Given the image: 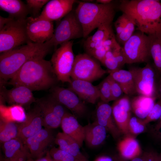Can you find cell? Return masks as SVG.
Returning <instances> with one entry per match:
<instances>
[{
	"mask_svg": "<svg viewBox=\"0 0 161 161\" xmlns=\"http://www.w3.org/2000/svg\"><path fill=\"white\" fill-rule=\"evenodd\" d=\"M26 30L29 41L33 43L42 44L49 41L54 32L53 22L38 17H27Z\"/></svg>",
	"mask_w": 161,
	"mask_h": 161,
	"instance_id": "cell-13",
	"label": "cell"
},
{
	"mask_svg": "<svg viewBox=\"0 0 161 161\" xmlns=\"http://www.w3.org/2000/svg\"><path fill=\"white\" fill-rule=\"evenodd\" d=\"M96 121L104 127L113 138L117 139L121 134L114 119L112 106L108 103L99 102L96 111Z\"/></svg>",
	"mask_w": 161,
	"mask_h": 161,
	"instance_id": "cell-19",
	"label": "cell"
},
{
	"mask_svg": "<svg viewBox=\"0 0 161 161\" xmlns=\"http://www.w3.org/2000/svg\"><path fill=\"white\" fill-rule=\"evenodd\" d=\"M109 73L119 84L125 95L130 97L137 94L132 75L129 71L121 69L112 71L109 70Z\"/></svg>",
	"mask_w": 161,
	"mask_h": 161,
	"instance_id": "cell-27",
	"label": "cell"
},
{
	"mask_svg": "<svg viewBox=\"0 0 161 161\" xmlns=\"http://www.w3.org/2000/svg\"><path fill=\"white\" fill-rule=\"evenodd\" d=\"M161 130V116L154 127L152 131L154 136L156 135Z\"/></svg>",
	"mask_w": 161,
	"mask_h": 161,
	"instance_id": "cell-43",
	"label": "cell"
},
{
	"mask_svg": "<svg viewBox=\"0 0 161 161\" xmlns=\"http://www.w3.org/2000/svg\"><path fill=\"white\" fill-rule=\"evenodd\" d=\"M155 97L157 98H161V87L156 89Z\"/></svg>",
	"mask_w": 161,
	"mask_h": 161,
	"instance_id": "cell-46",
	"label": "cell"
},
{
	"mask_svg": "<svg viewBox=\"0 0 161 161\" xmlns=\"http://www.w3.org/2000/svg\"><path fill=\"white\" fill-rule=\"evenodd\" d=\"M129 70L132 75L137 94L156 97L157 73L148 62L143 67H131Z\"/></svg>",
	"mask_w": 161,
	"mask_h": 161,
	"instance_id": "cell-11",
	"label": "cell"
},
{
	"mask_svg": "<svg viewBox=\"0 0 161 161\" xmlns=\"http://www.w3.org/2000/svg\"><path fill=\"white\" fill-rule=\"evenodd\" d=\"M76 1L75 0H49L37 17L52 22L60 21L73 10Z\"/></svg>",
	"mask_w": 161,
	"mask_h": 161,
	"instance_id": "cell-18",
	"label": "cell"
},
{
	"mask_svg": "<svg viewBox=\"0 0 161 161\" xmlns=\"http://www.w3.org/2000/svg\"><path fill=\"white\" fill-rule=\"evenodd\" d=\"M113 31L112 24L99 27L93 35L87 38L84 41L83 47L86 53L88 54L102 47L105 40Z\"/></svg>",
	"mask_w": 161,
	"mask_h": 161,
	"instance_id": "cell-26",
	"label": "cell"
},
{
	"mask_svg": "<svg viewBox=\"0 0 161 161\" xmlns=\"http://www.w3.org/2000/svg\"><path fill=\"white\" fill-rule=\"evenodd\" d=\"M115 160V161H122L121 160V159H119L118 158L117 159L116 158Z\"/></svg>",
	"mask_w": 161,
	"mask_h": 161,
	"instance_id": "cell-51",
	"label": "cell"
},
{
	"mask_svg": "<svg viewBox=\"0 0 161 161\" xmlns=\"http://www.w3.org/2000/svg\"><path fill=\"white\" fill-rule=\"evenodd\" d=\"M49 90L50 94L76 117H83L86 113L87 108L84 102L70 89L56 85Z\"/></svg>",
	"mask_w": 161,
	"mask_h": 161,
	"instance_id": "cell-12",
	"label": "cell"
},
{
	"mask_svg": "<svg viewBox=\"0 0 161 161\" xmlns=\"http://www.w3.org/2000/svg\"></svg>",
	"mask_w": 161,
	"mask_h": 161,
	"instance_id": "cell-53",
	"label": "cell"
},
{
	"mask_svg": "<svg viewBox=\"0 0 161 161\" xmlns=\"http://www.w3.org/2000/svg\"><path fill=\"white\" fill-rule=\"evenodd\" d=\"M146 125L143 120L137 117H131L128 126L130 135H137L143 132L146 129Z\"/></svg>",
	"mask_w": 161,
	"mask_h": 161,
	"instance_id": "cell-36",
	"label": "cell"
},
{
	"mask_svg": "<svg viewBox=\"0 0 161 161\" xmlns=\"http://www.w3.org/2000/svg\"><path fill=\"white\" fill-rule=\"evenodd\" d=\"M44 126L43 117L41 111L36 104L26 114L24 121L18 124V137L24 142L34 135Z\"/></svg>",
	"mask_w": 161,
	"mask_h": 161,
	"instance_id": "cell-16",
	"label": "cell"
},
{
	"mask_svg": "<svg viewBox=\"0 0 161 161\" xmlns=\"http://www.w3.org/2000/svg\"><path fill=\"white\" fill-rule=\"evenodd\" d=\"M61 126L63 132L76 141L80 147L82 146L84 141V127L75 116L67 112L62 118Z\"/></svg>",
	"mask_w": 161,
	"mask_h": 161,
	"instance_id": "cell-21",
	"label": "cell"
},
{
	"mask_svg": "<svg viewBox=\"0 0 161 161\" xmlns=\"http://www.w3.org/2000/svg\"><path fill=\"white\" fill-rule=\"evenodd\" d=\"M77 161H80L79 160H78Z\"/></svg>",
	"mask_w": 161,
	"mask_h": 161,
	"instance_id": "cell-52",
	"label": "cell"
},
{
	"mask_svg": "<svg viewBox=\"0 0 161 161\" xmlns=\"http://www.w3.org/2000/svg\"><path fill=\"white\" fill-rule=\"evenodd\" d=\"M26 19L17 20L8 17L6 23L0 27V54L11 51L30 41L27 33Z\"/></svg>",
	"mask_w": 161,
	"mask_h": 161,
	"instance_id": "cell-5",
	"label": "cell"
},
{
	"mask_svg": "<svg viewBox=\"0 0 161 161\" xmlns=\"http://www.w3.org/2000/svg\"><path fill=\"white\" fill-rule=\"evenodd\" d=\"M55 142L61 150L69 154L80 161H88L80 150V148L77 142L64 132L58 133Z\"/></svg>",
	"mask_w": 161,
	"mask_h": 161,
	"instance_id": "cell-23",
	"label": "cell"
},
{
	"mask_svg": "<svg viewBox=\"0 0 161 161\" xmlns=\"http://www.w3.org/2000/svg\"><path fill=\"white\" fill-rule=\"evenodd\" d=\"M149 52L157 74H161V32L148 35Z\"/></svg>",
	"mask_w": 161,
	"mask_h": 161,
	"instance_id": "cell-31",
	"label": "cell"
},
{
	"mask_svg": "<svg viewBox=\"0 0 161 161\" xmlns=\"http://www.w3.org/2000/svg\"><path fill=\"white\" fill-rule=\"evenodd\" d=\"M97 86L102 101L108 103L112 101L110 83L107 76Z\"/></svg>",
	"mask_w": 161,
	"mask_h": 161,
	"instance_id": "cell-35",
	"label": "cell"
},
{
	"mask_svg": "<svg viewBox=\"0 0 161 161\" xmlns=\"http://www.w3.org/2000/svg\"><path fill=\"white\" fill-rule=\"evenodd\" d=\"M36 100L32 91L25 86H17L8 89L4 86H0L1 102L6 101L12 106L23 107H28Z\"/></svg>",
	"mask_w": 161,
	"mask_h": 161,
	"instance_id": "cell-14",
	"label": "cell"
},
{
	"mask_svg": "<svg viewBox=\"0 0 161 161\" xmlns=\"http://www.w3.org/2000/svg\"><path fill=\"white\" fill-rule=\"evenodd\" d=\"M107 73H109V70L103 69L99 61L85 53L75 56L71 78L92 83Z\"/></svg>",
	"mask_w": 161,
	"mask_h": 161,
	"instance_id": "cell-7",
	"label": "cell"
},
{
	"mask_svg": "<svg viewBox=\"0 0 161 161\" xmlns=\"http://www.w3.org/2000/svg\"><path fill=\"white\" fill-rule=\"evenodd\" d=\"M127 15L124 13L120 16L114 22V25L116 32V36L122 32L125 26Z\"/></svg>",
	"mask_w": 161,
	"mask_h": 161,
	"instance_id": "cell-41",
	"label": "cell"
},
{
	"mask_svg": "<svg viewBox=\"0 0 161 161\" xmlns=\"http://www.w3.org/2000/svg\"><path fill=\"white\" fill-rule=\"evenodd\" d=\"M157 139L161 140V130L154 136Z\"/></svg>",
	"mask_w": 161,
	"mask_h": 161,
	"instance_id": "cell-50",
	"label": "cell"
},
{
	"mask_svg": "<svg viewBox=\"0 0 161 161\" xmlns=\"http://www.w3.org/2000/svg\"><path fill=\"white\" fill-rule=\"evenodd\" d=\"M111 0H97L96 3L102 4H106L111 3L112 2Z\"/></svg>",
	"mask_w": 161,
	"mask_h": 161,
	"instance_id": "cell-47",
	"label": "cell"
},
{
	"mask_svg": "<svg viewBox=\"0 0 161 161\" xmlns=\"http://www.w3.org/2000/svg\"><path fill=\"white\" fill-rule=\"evenodd\" d=\"M51 130L42 128L23 142L30 156L40 158L47 152V148L55 141Z\"/></svg>",
	"mask_w": 161,
	"mask_h": 161,
	"instance_id": "cell-15",
	"label": "cell"
},
{
	"mask_svg": "<svg viewBox=\"0 0 161 161\" xmlns=\"http://www.w3.org/2000/svg\"><path fill=\"white\" fill-rule=\"evenodd\" d=\"M126 15V22L124 28L121 33L116 36L118 43L123 45L133 34L136 26L134 20Z\"/></svg>",
	"mask_w": 161,
	"mask_h": 161,
	"instance_id": "cell-34",
	"label": "cell"
},
{
	"mask_svg": "<svg viewBox=\"0 0 161 161\" xmlns=\"http://www.w3.org/2000/svg\"><path fill=\"white\" fill-rule=\"evenodd\" d=\"M58 81L50 61L39 58L24 64L7 84L24 86L32 91L50 89Z\"/></svg>",
	"mask_w": 161,
	"mask_h": 161,
	"instance_id": "cell-1",
	"label": "cell"
},
{
	"mask_svg": "<svg viewBox=\"0 0 161 161\" xmlns=\"http://www.w3.org/2000/svg\"><path fill=\"white\" fill-rule=\"evenodd\" d=\"M82 37L83 38V28L75 10H72L59 21L49 41L55 51L62 44Z\"/></svg>",
	"mask_w": 161,
	"mask_h": 161,
	"instance_id": "cell-8",
	"label": "cell"
},
{
	"mask_svg": "<svg viewBox=\"0 0 161 161\" xmlns=\"http://www.w3.org/2000/svg\"><path fill=\"white\" fill-rule=\"evenodd\" d=\"M53 49L49 41L38 44L29 41L0 55V85L4 86L21 67L29 60L44 58Z\"/></svg>",
	"mask_w": 161,
	"mask_h": 161,
	"instance_id": "cell-3",
	"label": "cell"
},
{
	"mask_svg": "<svg viewBox=\"0 0 161 161\" xmlns=\"http://www.w3.org/2000/svg\"><path fill=\"white\" fill-rule=\"evenodd\" d=\"M6 108L5 109L6 110V114H0V119L20 123L25 120L26 114L23 107L18 105H13Z\"/></svg>",
	"mask_w": 161,
	"mask_h": 161,
	"instance_id": "cell-33",
	"label": "cell"
},
{
	"mask_svg": "<svg viewBox=\"0 0 161 161\" xmlns=\"http://www.w3.org/2000/svg\"><path fill=\"white\" fill-rule=\"evenodd\" d=\"M68 88L73 91L83 101L94 104L100 99L97 86L81 80H72Z\"/></svg>",
	"mask_w": 161,
	"mask_h": 161,
	"instance_id": "cell-20",
	"label": "cell"
},
{
	"mask_svg": "<svg viewBox=\"0 0 161 161\" xmlns=\"http://www.w3.org/2000/svg\"><path fill=\"white\" fill-rule=\"evenodd\" d=\"M142 156L144 161H161V153L154 150L145 152Z\"/></svg>",
	"mask_w": 161,
	"mask_h": 161,
	"instance_id": "cell-42",
	"label": "cell"
},
{
	"mask_svg": "<svg viewBox=\"0 0 161 161\" xmlns=\"http://www.w3.org/2000/svg\"><path fill=\"white\" fill-rule=\"evenodd\" d=\"M49 0H27L26 5L29 12L34 15L38 13L41 8Z\"/></svg>",
	"mask_w": 161,
	"mask_h": 161,
	"instance_id": "cell-40",
	"label": "cell"
},
{
	"mask_svg": "<svg viewBox=\"0 0 161 161\" xmlns=\"http://www.w3.org/2000/svg\"><path fill=\"white\" fill-rule=\"evenodd\" d=\"M110 82L112 101L121 97L124 93L119 84L109 75L107 76Z\"/></svg>",
	"mask_w": 161,
	"mask_h": 161,
	"instance_id": "cell-39",
	"label": "cell"
},
{
	"mask_svg": "<svg viewBox=\"0 0 161 161\" xmlns=\"http://www.w3.org/2000/svg\"><path fill=\"white\" fill-rule=\"evenodd\" d=\"M73 40L60 45L53 54L50 61L59 81L70 83L75 57L73 50Z\"/></svg>",
	"mask_w": 161,
	"mask_h": 161,
	"instance_id": "cell-6",
	"label": "cell"
},
{
	"mask_svg": "<svg viewBox=\"0 0 161 161\" xmlns=\"http://www.w3.org/2000/svg\"><path fill=\"white\" fill-rule=\"evenodd\" d=\"M112 108L114 119L121 133L131 135L128 128L132 111L129 97L125 95L115 100Z\"/></svg>",
	"mask_w": 161,
	"mask_h": 161,
	"instance_id": "cell-17",
	"label": "cell"
},
{
	"mask_svg": "<svg viewBox=\"0 0 161 161\" xmlns=\"http://www.w3.org/2000/svg\"><path fill=\"white\" fill-rule=\"evenodd\" d=\"M157 98L141 95L134 96L131 100V111L137 117L144 119L152 109Z\"/></svg>",
	"mask_w": 161,
	"mask_h": 161,
	"instance_id": "cell-25",
	"label": "cell"
},
{
	"mask_svg": "<svg viewBox=\"0 0 161 161\" xmlns=\"http://www.w3.org/2000/svg\"><path fill=\"white\" fill-rule=\"evenodd\" d=\"M117 148L121 157L126 160H131L139 156L141 149L137 140L131 135L127 136L118 143Z\"/></svg>",
	"mask_w": 161,
	"mask_h": 161,
	"instance_id": "cell-29",
	"label": "cell"
},
{
	"mask_svg": "<svg viewBox=\"0 0 161 161\" xmlns=\"http://www.w3.org/2000/svg\"><path fill=\"white\" fill-rule=\"evenodd\" d=\"M131 161H144L142 156H139L135 157L131 160Z\"/></svg>",
	"mask_w": 161,
	"mask_h": 161,
	"instance_id": "cell-48",
	"label": "cell"
},
{
	"mask_svg": "<svg viewBox=\"0 0 161 161\" xmlns=\"http://www.w3.org/2000/svg\"><path fill=\"white\" fill-rule=\"evenodd\" d=\"M50 156L49 151L47 152L46 156L44 157H41L36 161H49V158Z\"/></svg>",
	"mask_w": 161,
	"mask_h": 161,
	"instance_id": "cell-44",
	"label": "cell"
},
{
	"mask_svg": "<svg viewBox=\"0 0 161 161\" xmlns=\"http://www.w3.org/2000/svg\"><path fill=\"white\" fill-rule=\"evenodd\" d=\"M96 161H112V160L109 157L103 156L98 158Z\"/></svg>",
	"mask_w": 161,
	"mask_h": 161,
	"instance_id": "cell-45",
	"label": "cell"
},
{
	"mask_svg": "<svg viewBox=\"0 0 161 161\" xmlns=\"http://www.w3.org/2000/svg\"><path fill=\"white\" fill-rule=\"evenodd\" d=\"M149 46L148 35L139 31L134 33L122 47L126 64L148 63Z\"/></svg>",
	"mask_w": 161,
	"mask_h": 161,
	"instance_id": "cell-9",
	"label": "cell"
},
{
	"mask_svg": "<svg viewBox=\"0 0 161 161\" xmlns=\"http://www.w3.org/2000/svg\"><path fill=\"white\" fill-rule=\"evenodd\" d=\"M49 153L54 161H77L79 160L59 148L54 147L50 149Z\"/></svg>",
	"mask_w": 161,
	"mask_h": 161,
	"instance_id": "cell-37",
	"label": "cell"
},
{
	"mask_svg": "<svg viewBox=\"0 0 161 161\" xmlns=\"http://www.w3.org/2000/svg\"><path fill=\"white\" fill-rule=\"evenodd\" d=\"M18 124L16 122L0 119V140L4 143L18 137Z\"/></svg>",
	"mask_w": 161,
	"mask_h": 161,
	"instance_id": "cell-32",
	"label": "cell"
},
{
	"mask_svg": "<svg viewBox=\"0 0 161 161\" xmlns=\"http://www.w3.org/2000/svg\"><path fill=\"white\" fill-rule=\"evenodd\" d=\"M84 141L90 147H96L101 145L106 136L105 128L96 121L84 126Z\"/></svg>",
	"mask_w": 161,
	"mask_h": 161,
	"instance_id": "cell-24",
	"label": "cell"
},
{
	"mask_svg": "<svg viewBox=\"0 0 161 161\" xmlns=\"http://www.w3.org/2000/svg\"><path fill=\"white\" fill-rule=\"evenodd\" d=\"M0 7L9 13L8 17L17 20L26 19L30 13L26 4L20 0H0Z\"/></svg>",
	"mask_w": 161,
	"mask_h": 161,
	"instance_id": "cell-28",
	"label": "cell"
},
{
	"mask_svg": "<svg viewBox=\"0 0 161 161\" xmlns=\"http://www.w3.org/2000/svg\"><path fill=\"white\" fill-rule=\"evenodd\" d=\"M161 116V98L155 103L147 116L143 121L145 125L150 122L157 120Z\"/></svg>",
	"mask_w": 161,
	"mask_h": 161,
	"instance_id": "cell-38",
	"label": "cell"
},
{
	"mask_svg": "<svg viewBox=\"0 0 161 161\" xmlns=\"http://www.w3.org/2000/svg\"><path fill=\"white\" fill-rule=\"evenodd\" d=\"M86 38L94 29L104 25L112 24L115 14V6L112 2L106 4L79 1L75 10Z\"/></svg>",
	"mask_w": 161,
	"mask_h": 161,
	"instance_id": "cell-4",
	"label": "cell"
},
{
	"mask_svg": "<svg viewBox=\"0 0 161 161\" xmlns=\"http://www.w3.org/2000/svg\"><path fill=\"white\" fill-rule=\"evenodd\" d=\"M3 143L4 161H25L30 156L23 142L18 138Z\"/></svg>",
	"mask_w": 161,
	"mask_h": 161,
	"instance_id": "cell-22",
	"label": "cell"
},
{
	"mask_svg": "<svg viewBox=\"0 0 161 161\" xmlns=\"http://www.w3.org/2000/svg\"><path fill=\"white\" fill-rule=\"evenodd\" d=\"M101 63L109 71L121 69L126 64L122 47L107 52Z\"/></svg>",
	"mask_w": 161,
	"mask_h": 161,
	"instance_id": "cell-30",
	"label": "cell"
},
{
	"mask_svg": "<svg viewBox=\"0 0 161 161\" xmlns=\"http://www.w3.org/2000/svg\"><path fill=\"white\" fill-rule=\"evenodd\" d=\"M119 9L134 21L136 30L147 35L161 32V2L157 0H123Z\"/></svg>",
	"mask_w": 161,
	"mask_h": 161,
	"instance_id": "cell-2",
	"label": "cell"
},
{
	"mask_svg": "<svg viewBox=\"0 0 161 161\" xmlns=\"http://www.w3.org/2000/svg\"><path fill=\"white\" fill-rule=\"evenodd\" d=\"M161 87V77L159 80L157 81L156 85V89Z\"/></svg>",
	"mask_w": 161,
	"mask_h": 161,
	"instance_id": "cell-49",
	"label": "cell"
},
{
	"mask_svg": "<svg viewBox=\"0 0 161 161\" xmlns=\"http://www.w3.org/2000/svg\"><path fill=\"white\" fill-rule=\"evenodd\" d=\"M35 102L42 113L45 128L51 129L61 126L62 118L67 112L65 107L50 94L36 99Z\"/></svg>",
	"mask_w": 161,
	"mask_h": 161,
	"instance_id": "cell-10",
	"label": "cell"
}]
</instances>
